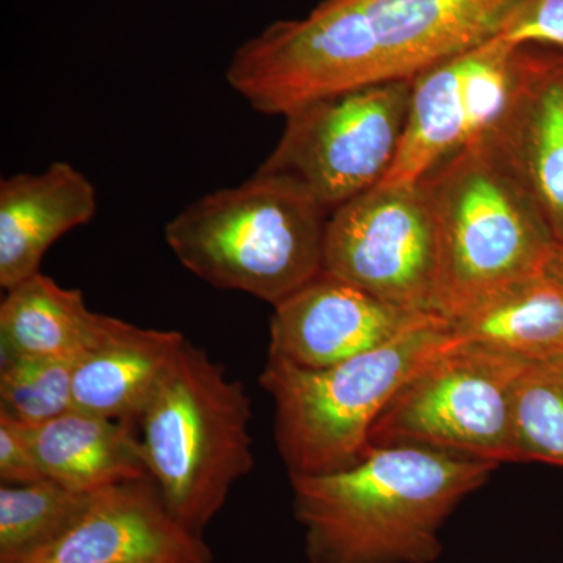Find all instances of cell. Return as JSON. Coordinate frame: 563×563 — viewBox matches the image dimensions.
<instances>
[{"label": "cell", "mask_w": 563, "mask_h": 563, "mask_svg": "<svg viewBox=\"0 0 563 563\" xmlns=\"http://www.w3.org/2000/svg\"><path fill=\"white\" fill-rule=\"evenodd\" d=\"M525 0H324L244 43L229 85L265 114L339 92L412 80L501 35Z\"/></svg>", "instance_id": "1"}, {"label": "cell", "mask_w": 563, "mask_h": 563, "mask_svg": "<svg viewBox=\"0 0 563 563\" xmlns=\"http://www.w3.org/2000/svg\"><path fill=\"white\" fill-rule=\"evenodd\" d=\"M498 463L422 446L373 448L340 472L291 476L310 563H433L446 518Z\"/></svg>", "instance_id": "2"}, {"label": "cell", "mask_w": 563, "mask_h": 563, "mask_svg": "<svg viewBox=\"0 0 563 563\" xmlns=\"http://www.w3.org/2000/svg\"><path fill=\"white\" fill-rule=\"evenodd\" d=\"M439 247L435 312L457 320L558 255L547 222L484 135L420 181Z\"/></svg>", "instance_id": "3"}, {"label": "cell", "mask_w": 563, "mask_h": 563, "mask_svg": "<svg viewBox=\"0 0 563 563\" xmlns=\"http://www.w3.org/2000/svg\"><path fill=\"white\" fill-rule=\"evenodd\" d=\"M328 220L298 184L257 172L190 203L165 236L199 279L276 306L322 272Z\"/></svg>", "instance_id": "4"}, {"label": "cell", "mask_w": 563, "mask_h": 563, "mask_svg": "<svg viewBox=\"0 0 563 563\" xmlns=\"http://www.w3.org/2000/svg\"><path fill=\"white\" fill-rule=\"evenodd\" d=\"M444 318L328 368L268 357L261 374L274 401V437L291 476L350 468L373 450L374 422L422 365L457 343Z\"/></svg>", "instance_id": "5"}, {"label": "cell", "mask_w": 563, "mask_h": 563, "mask_svg": "<svg viewBox=\"0 0 563 563\" xmlns=\"http://www.w3.org/2000/svg\"><path fill=\"white\" fill-rule=\"evenodd\" d=\"M251 418L246 387L188 340L141 413L151 479L169 512L198 536L254 468Z\"/></svg>", "instance_id": "6"}, {"label": "cell", "mask_w": 563, "mask_h": 563, "mask_svg": "<svg viewBox=\"0 0 563 563\" xmlns=\"http://www.w3.org/2000/svg\"><path fill=\"white\" fill-rule=\"evenodd\" d=\"M528 363L459 339L393 396L369 443L514 463L515 387Z\"/></svg>", "instance_id": "7"}, {"label": "cell", "mask_w": 563, "mask_h": 563, "mask_svg": "<svg viewBox=\"0 0 563 563\" xmlns=\"http://www.w3.org/2000/svg\"><path fill=\"white\" fill-rule=\"evenodd\" d=\"M412 80L339 92L285 114L258 172L298 184L331 217L390 173L401 146Z\"/></svg>", "instance_id": "8"}, {"label": "cell", "mask_w": 563, "mask_h": 563, "mask_svg": "<svg viewBox=\"0 0 563 563\" xmlns=\"http://www.w3.org/2000/svg\"><path fill=\"white\" fill-rule=\"evenodd\" d=\"M322 272L393 306L437 314L439 247L420 185H377L333 211Z\"/></svg>", "instance_id": "9"}, {"label": "cell", "mask_w": 563, "mask_h": 563, "mask_svg": "<svg viewBox=\"0 0 563 563\" xmlns=\"http://www.w3.org/2000/svg\"><path fill=\"white\" fill-rule=\"evenodd\" d=\"M273 307L268 357L309 369L336 365L442 318L393 306L325 272Z\"/></svg>", "instance_id": "10"}, {"label": "cell", "mask_w": 563, "mask_h": 563, "mask_svg": "<svg viewBox=\"0 0 563 563\" xmlns=\"http://www.w3.org/2000/svg\"><path fill=\"white\" fill-rule=\"evenodd\" d=\"M483 135L563 252V51L518 47L509 101Z\"/></svg>", "instance_id": "11"}, {"label": "cell", "mask_w": 563, "mask_h": 563, "mask_svg": "<svg viewBox=\"0 0 563 563\" xmlns=\"http://www.w3.org/2000/svg\"><path fill=\"white\" fill-rule=\"evenodd\" d=\"M202 536L169 512L151 477L95 492L60 539L18 563H211Z\"/></svg>", "instance_id": "12"}, {"label": "cell", "mask_w": 563, "mask_h": 563, "mask_svg": "<svg viewBox=\"0 0 563 563\" xmlns=\"http://www.w3.org/2000/svg\"><path fill=\"white\" fill-rule=\"evenodd\" d=\"M98 210L96 188L66 162L0 184V285L10 290L41 273L52 244L87 224Z\"/></svg>", "instance_id": "13"}, {"label": "cell", "mask_w": 563, "mask_h": 563, "mask_svg": "<svg viewBox=\"0 0 563 563\" xmlns=\"http://www.w3.org/2000/svg\"><path fill=\"white\" fill-rule=\"evenodd\" d=\"M185 343L177 331L103 317L98 339L76 363L74 409L139 424Z\"/></svg>", "instance_id": "14"}, {"label": "cell", "mask_w": 563, "mask_h": 563, "mask_svg": "<svg viewBox=\"0 0 563 563\" xmlns=\"http://www.w3.org/2000/svg\"><path fill=\"white\" fill-rule=\"evenodd\" d=\"M22 428L44 477L69 490L95 493L151 477L135 422L73 409L43 424Z\"/></svg>", "instance_id": "15"}, {"label": "cell", "mask_w": 563, "mask_h": 563, "mask_svg": "<svg viewBox=\"0 0 563 563\" xmlns=\"http://www.w3.org/2000/svg\"><path fill=\"white\" fill-rule=\"evenodd\" d=\"M468 65L470 51L413 77L401 146L379 185H417L476 139L466 92Z\"/></svg>", "instance_id": "16"}, {"label": "cell", "mask_w": 563, "mask_h": 563, "mask_svg": "<svg viewBox=\"0 0 563 563\" xmlns=\"http://www.w3.org/2000/svg\"><path fill=\"white\" fill-rule=\"evenodd\" d=\"M463 343L525 362L563 358V282L551 273L517 282L451 321Z\"/></svg>", "instance_id": "17"}, {"label": "cell", "mask_w": 563, "mask_h": 563, "mask_svg": "<svg viewBox=\"0 0 563 563\" xmlns=\"http://www.w3.org/2000/svg\"><path fill=\"white\" fill-rule=\"evenodd\" d=\"M103 317L88 309L80 290L35 274L7 290L0 306V362L21 355L79 358L98 339Z\"/></svg>", "instance_id": "18"}, {"label": "cell", "mask_w": 563, "mask_h": 563, "mask_svg": "<svg viewBox=\"0 0 563 563\" xmlns=\"http://www.w3.org/2000/svg\"><path fill=\"white\" fill-rule=\"evenodd\" d=\"M95 493L54 481L0 487V563H18L49 547L90 506Z\"/></svg>", "instance_id": "19"}, {"label": "cell", "mask_w": 563, "mask_h": 563, "mask_svg": "<svg viewBox=\"0 0 563 563\" xmlns=\"http://www.w3.org/2000/svg\"><path fill=\"white\" fill-rule=\"evenodd\" d=\"M563 466V358L526 365L514 396V463Z\"/></svg>", "instance_id": "20"}, {"label": "cell", "mask_w": 563, "mask_h": 563, "mask_svg": "<svg viewBox=\"0 0 563 563\" xmlns=\"http://www.w3.org/2000/svg\"><path fill=\"white\" fill-rule=\"evenodd\" d=\"M77 361L21 355L0 362V413L33 428L73 410Z\"/></svg>", "instance_id": "21"}, {"label": "cell", "mask_w": 563, "mask_h": 563, "mask_svg": "<svg viewBox=\"0 0 563 563\" xmlns=\"http://www.w3.org/2000/svg\"><path fill=\"white\" fill-rule=\"evenodd\" d=\"M501 35L515 46L563 51V0H525Z\"/></svg>", "instance_id": "22"}, {"label": "cell", "mask_w": 563, "mask_h": 563, "mask_svg": "<svg viewBox=\"0 0 563 563\" xmlns=\"http://www.w3.org/2000/svg\"><path fill=\"white\" fill-rule=\"evenodd\" d=\"M46 479L24 428L0 413V481L2 485H22Z\"/></svg>", "instance_id": "23"}, {"label": "cell", "mask_w": 563, "mask_h": 563, "mask_svg": "<svg viewBox=\"0 0 563 563\" xmlns=\"http://www.w3.org/2000/svg\"><path fill=\"white\" fill-rule=\"evenodd\" d=\"M548 273L553 274L554 277H558L559 280L563 282V252H558V255H555L553 263H551Z\"/></svg>", "instance_id": "24"}]
</instances>
